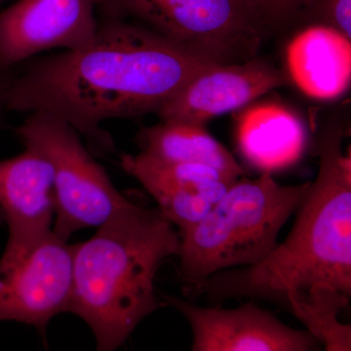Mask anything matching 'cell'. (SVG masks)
Here are the masks:
<instances>
[{
  "mask_svg": "<svg viewBox=\"0 0 351 351\" xmlns=\"http://www.w3.org/2000/svg\"><path fill=\"white\" fill-rule=\"evenodd\" d=\"M301 21L328 25L351 39V0H311Z\"/></svg>",
  "mask_w": 351,
  "mask_h": 351,
  "instance_id": "2e32d148",
  "label": "cell"
},
{
  "mask_svg": "<svg viewBox=\"0 0 351 351\" xmlns=\"http://www.w3.org/2000/svg\"><path fill=\"white\" fill-rule=\"evenodd\" d=\"M87 241L75 245L69 313L91 328L97 350H117L166 302L154 289L166 258L179 255L181 237L158 208L131 202Z\"/></svg>",
  "mask_w": 351,
  "mask_h": 351,
  "instance_id": "3957f363",
  "label": "cell"
},
{
  "mask_svg": "<svg viewBox=\"0 0 351 351\" xmlns=\"http://www.w3.org/2000/svg\"><path fill=\"white\" fill-rule=\"evenodd\" d=\"M120 165L154 197L160 213L178 226L180 234L204 218L239 180L209 166L161 160L142 152L123 154Z\"/></svg>",
  "mask_w": 351,
  "mask_h": 351,
  "instance_id": "8fae6325",
  "label": "cell"
},
{
  "mask_svg": "<svg viewBox=\"0 0 351 351\" xmlns=\"http://www.w3.org/2000/svg\"><path fill=\"white\" fill-rule=\"evenodd\" d=\"M270 19L276 25H285L301 21L311 0H261Z\"/></svg>",
  "mask_w": 351,
  "mask_h": 351,
  "instance_id": "e0dca14e",
  "label": "cell"
},
{
  "mask_svg": "<svg viewBox=\"0 0 351 351\" xmlns=\"http://www.w3.org/2000/svg\"><path fill=\"white\" fill-rule=\"evenodd\" d=\"M286 71L292 84L317 100L346 93L351 80V39L332 27L308 23L286 48Z\"/></svg>",
  "mask_w": 351,
  "mask_h": 351,
  "instance_id": "4fadbf2b",
  "label": "cell"
},
{
  "mask_svg": "<svg viewBox=\"0 0 351 351\" xmlns=\"http://www.w3.org/2000/svg\"><path fill=\"white\" fill-rule=\"evenodd\" d=\"M237 144L245 158L258 169H283L299 160L306 143L302 120L281 104L263 101L237 117Z\"/></svg>",
  "mask_w": 351,
  "mask_h": 351,
  "instance_id": "5bb4252c",
  "label": "cell"
},
{
  "mask_svg": "<svg viewBox=\"0 0 351 351\" xmlns=\"http://www.w3.org/2000/svg\"><path fill=\"white\" fill-rule=\"evenodd\" d=\"M100 18L132 21L217 64L257 57L276 25L261 0H95Z\"/></svg>",
  "mask_w": 351,
  "mask_h": 351,
  "instance_id": "5b68a950",
  "label": "cell"
},
{
  "mask_svg": "<svg viewBox=\"0 0 351 351\" xmlns=\"http://www.w3.org/2000/svg\"><path fill=\"white\" fill-rule=\"evenodd\" d=\"M73 250L54 233L36 243L8 241L0 258V322L17 321L44 330L69 311Z\"/></svg>",
  "mask_w": 351,
  "mask_h": 351,
  "instance_id": "52a82bcc",
  "label": "cell"
},
{
  "mask_svg": "<svg viewBox=\"0 0 351 351\" xmlns=\"http://www.w3.org/2000/svg\"><path fill=\"white\" fill-rule=\"evenodd\" d=\"M54 215V169L47 157L25 147L0 161V216L8 226V241L36 243L52 232Z\"/></svg>",
  "mask_w": 351,
  "mask_h": 351,
  "instance_id": "7c38bea8",
  "label": "cell"
},
{
  "mask_svg": "<svg viewBox=\"0 0 351 351\" xmlns=\"http://www.w3.org/2000/svg\"><path fill=\"white\" fill-rule=\"evenodd\" d=\"M137 143L141 152L161 160L209 166L233 179H239L245 174L234 156L206 130L205 125L161 120L160 123L141 129Z\"/></svg>",
  "mask_w": 351,
  "mask_h": 351,
  "instance_id": "9a60e30c",
  "label": "cell"
},
{
  "mask_svg": "<svg viewBox=\"0 0 351 351\" xmlns=\"http://www.w3.org/2000/svg\"><path fill=\"white\" fill-rule=\"evenodd\" d=\"M17 134L25 147L47 157L54 169L52 232L68 241L73 233L100 226L131 201L121 195L69 122L46 110L29 112Z\"/></svg>",
  "mask_w": 351,
  "mask_h": 351,
  "instance_id": "8992f818",
  "label": "cell"
},
{
  "mask_svg": "<svg viewBox=\"0 0 351 351\" xmlns=\"http://www.w3.org/2000/svg\"><path fill=\"white\" fill-rule=\"evenodd\" d=\"M7 1V0H0V3H3V2Z\"/></svg>",
  "mask_w": 351,
  "mask_h": 351,
  "instance_id": "d6986e66",
  "label": "cell"
},
{
  "mask_svg": "<svg viewBox=\"0 0 351 351\" xmlns=\"http://www.w3.org/2000/svg\"><path fill=\"white\" fill-rule=\"evenodd\" d=\"M95 0H18L0 13V71L44 51L82 49L98 29Z\"/></svg>",
  "mask_w": 351,
  "mask_h": 351,
  "instance_id": "ba28073f",
  "label": "cell"
},
{
  "mask_svg": "<svg viewBox=\"0 0 351 351\" xmlns=\"http://www.w3.org/2000/svg\"><path fill=\"white\" fill-rule=\"evenodd\" d=\"M311 182L282 186L269 173L240 177L204 218L180 234L179 276L196 293L221 270L262 262L278 244Z\"/></svg>",
  "mask_w": 351,
  "mask_h": 351,
  "instance_id": "277c9868",
  "label": "cell"
},
{
  "mask_svg": "<svg viewBox=\"0 0 351 351\" xmlns=\"http://www.w3.org/2000/svg\"><path fill=\"white\" fill-rule=\"evenodd\" d=\"M216 64L144 25L100 18L89 45L36 58L23 73H14L5 107L55 113L95 147L110 152L114 144L101 122L157 113L193 77Z\"/></svg>",
  "mask_w": 351,
  "mask_h": 351,
  "instance_id": "7a4b0ae2",
  "label": "cell"
},
{
  "mask_svg": "<svg viewBox=\"0 0 351 351\" xmlns=\"http://www.w3.org/2000/svg\"><path fill=\"white\" fill-rule=\"evenodd\" d=\"M14 73L12 69L0 71V125H1V115L5 107V96L7 89L12 80Z\"/></svg>",
  "mask_w": 351,
  "mask_h": 351,
  "instance_id": "ac0fdd59",
  "label": "cell"
},
{
  "mask_svg": "<svg viewBox=\"0 0 351 351\" xmlns=\"http://www.w3.org/2000/svg\"><path fill=\"white\" fill-rule=\"evenodd\" d=\"M292 85L285 69L255 57L244 63L205 69L157 112L161 120L206 125L214 117L240 110L267 92Z\"/></svg>",
  "mask_w": 351,
  "mask_h": 351,
  "instance_id": "30bf717a",
  "label": "cell"
},
{
  "mask_svg": "<svg viewBox=\"0 0 351 351\" xmlns=\"http://www.w3.org/2000/svg\"><path fill=\"white\" fill-rule=\"evenodd\" d=\"M164 301L188 321L193 351H315L322 346L307 330L288 326L253 302L225 308L200 306L169 295H164Z\"/></svg>",
  "mask_w": 351,
  "mask_h": 351,
  "instance_id": "9c48e42d",
  "label": "cell"
},
{
  "mask_svg": "<svg viewBox=\"0 0 351 351\" xmlns=\"http://www.w3.org/2000/svg\"><path fill=\"white\" fill-rule=\"evenodd\" d=\"M346 126L332 120L318 138L319 170L292 230L262 262L217 272L197 291L211 304L228 299L274 302L301 321L326 351L351 350V154Z\"/></svg>",
  "mask_w": 351,
  "mask_h": 351,
  "instance_id": "6da1fadb",
  "label": "cell"
}]
</instances>
